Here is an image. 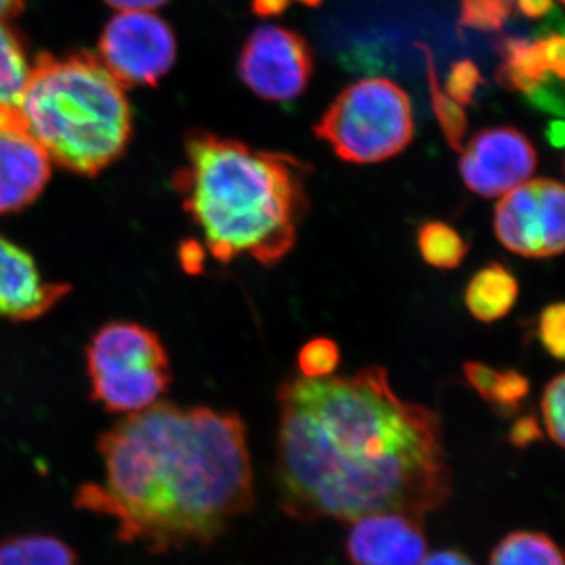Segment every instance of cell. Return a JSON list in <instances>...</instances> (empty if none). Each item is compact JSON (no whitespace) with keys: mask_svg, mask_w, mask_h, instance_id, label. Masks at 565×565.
Masks as SVG:
<instances>
[{"mask_svg":"<svg viewBox=\"0 0 565 565\" xmlns=\"http://www.w3.org/2000/svg\"><path fill=\"white\" fill-rule=\"evenodd\" d=\"M278 494L294 519H419L451 497L438 415L401 399L385 367L291 379L278 388Z\"/></svg>","mask_w":565,"mask_h":565,"instance_id":"6da1fadb","label":"cell"},{"mask_svg":"<svg viewBox=\"0 0 565 565\" xmlns=\"http://www.w3.org/2000/svg\"><path fill=\"white\" fill-rule=\"evenodd\" d=\"M99 452L104 482L81 487L74 504L152 553L211 544L255 503L247 430L234 414L159 401L107 430Z\"/></svg>","mask_w":565,"mask_h":565,"instance_id":"7a4b0ae2","label":"cell"},{"mask_svg":"<svg viewBox=\"0 0 565 565\" xmlns=\"http://www.w3.org/2000/svg\"><path fill=\"white\" fill-rule=\"evenodd\" d=\"M177 174L182 206L221 263H280L292 250L308 211L310 167L285 152L196 132Z\"/></svg>","mask_w":565,"mask_h":565,"instance_id":"3957f363","label":"cell"},{"mask_svg":"<svg viewBox=\"0 0 565 565\" xmlns=\"http://www.w3.org/2000/svg\"><path fill=\"white\" fill-rule=\"evenodd\" d=\"M25 129L51 162L85 177L117 161L131 137L120 82L95 55H41L21 99Z\"/></svg>","mask_w":565,"mask_h":565,"instance_id":"277c9868","label":"cell"},{"mask_svg":"<svg viewBox=\"0 0 565 565\" xmlns=\"http://www.w3.org/2000/svg\"><path fill=\"white\" fill-rule=\"evenodd\" d=\"M315 134L344 162L386 161L414 140L411 98L385 77L355 82L338 95L315 126Z\"/></svg>","mask_w":565,"mask_h":565,"instance_id":"5b68a950","label":"cell"},{"mask_svg":"<svg viewBox=\"0 0 565 565\" xmlns=\"http://www.w3.org/2000/svg\"><path fill=\"white\" fill-rule=\"evenodd\" d=\"M92 394L107 411L131 415L158 404L169 388L170 362L158 334L134 322H111L87 351Z\"/></svg>","mask_w":565,"mask_h":565,"instance_id":"8992f818","label":"cell"},{"mask_svg":"<svg viewBox=\"0 0 565 565\" xmlns=\"http://www.w3.org/2000/svg\"><path fill=\"white\" fill-rule=\"evenodd\" d=\"M494 234L523 258H553L564 252L565 192L559 181L541 178L505 193L494 207Z\"/></svg>","mask_w":565,"mask_h":565,"instance_id":"52a82bcc","label":"cell"},{"mask_svg":"<svg viewBox=\"0 0 565 565\" xmlns=\"http://www.w3.org/2000/svg\"><path fill=\"white\" fill-rule=\"evenodd\" d=\"M310 44L300 33L264 25L248 36L239 57L241 79L259 98L289 103L299 98L313 76Z\"/></svg>","mask_w":565,"mask_h":565,"instance_id":"ba28073f","label":"cell"},{"mask_svg":"<svg viewBox=\"0 0 565 565\" xmlns=\"http://www.w3.org/2000/svg\"><path fill=\"white\" fill-rule=\"evenodd\" d=\"M103 63L125 85L156 84L172 68L177 43L167 22L148 11H122L104 29Z\"/></svg>","mask_w":565,"mask_h":565,"instance_id":"9c48e42d","label":"cell"},{"mask_svg":"<svg viewBox=\"0 0 565 565\" xmlns=\"http://www.w3.org/2000/svg\"><path fill=\"white\" fill-rule=\"evenodd\" d=\"M460 151L465 185L484 199L503 196L525 184L537 167L533 143L511 126L482 129Z\"/></svg>","mask_w":565,"mask_h":565,"instance_id":"30bf717a","label":"cell"},{"mask_svg":"<svg viewBox=\"0 0 565 565\" xmlns=\"http://www.w3.org/2000/svg\"><path fill=\"white\" fill-rule=\"evenodd\" d=\"M419 519L377 512L353 520L345 550L353 565H422L427 541Z\"/></svg>","mask_w":565,"mask_h":565,"instance_id":"8fae6325","label":"cell"},{"mask_svg":"<svg viewBox=\"0 0 565 565\" xmlns=\"http://www.w3.org/2000/svg\"><path fill=\"white\" fill-rule=\"evenodd\" d=\"M52 162L24 122H0V215L35 202L51 178Z\"/></svg>","mask_w":565,"mask_h":565,"instance_id":"7c38bea8","label":"cell"},{"mask_svg":"<svg viewBox=\"0 0 565 565\" xmlns=\"http://www.w3.org/2000/svg\"><path fill=\"white\" fill-rule=\"evenodd\" d=\"M68 291L61 282L44 280L32 256L0 234V318L39 319Z\"/></svg>","mask_w":565,"mask_h":565,"instance_id":"4fadbf2b","label":"cell"},{"mask_svg":"<svg viewBox=\"0 0 565 565\" xmlns=\"http://www.w3.org/2000/svg\"><path fill=\"white\" fill-rule=\"evenodd\" d=\"M501 65L497 81L509 90L531 96L548 85L559 84L565 74V43L561 33H548L535 41L505 36L498 41Z\"/></svg>","mask_w":565,"mask_h":565,"instance_id":"5bb4252c","label":"cell"},{"mask_svg":"<svg viewBox=\"0 0 565 565\" xmlns=\"http://www.w3.org/2000/svg\"><path fill=\"white\" fill-rule=\"evenodd\" d=\"M519 299V281L501 264L492 263L468 282L465 303L481 322H494L511 313Z\"/></svg>","mask_w":565,"mask_h":565,"instance_id":"9a60e30c","label":"cell"},{"mask_svg":"<svg viewBox=\"0 0 565 565\" xmlns=\"http://www.w3.org/2000/svg\"><path fill=\"white\" fill-rule=\"evenodd\" d=\"M31 68L20 40L0 21V120L21 117V99Z\"/></svg>","mask_w":565,"mask_h":565,"instance_id":"2e32d148","label":"cell"},{"mask_svg":"<svg viewBox=\"0 0 565 565\" xmlns=\"http://www.w3.org/2000/svg\"><path fill=\"white\" fill-rule=\"evenodd\" d=\"M0 565H77V555L54 535H13L0 542Z\"/></svg>","mask_w":565,"mask_h":565,"instance_id":"e0dca14e","label":"cell"},{"mask_svg":"<svg viewBox=\"0 0 565 565\" xmlns=\"http://www.w3.org/2000/svg\"><path fill=\"white\" fill-rule=\"evenodd\" d=\"M490 565H564V559L559 546L548 535L515 531L493 550Z\"/></svg>","mask_w":565,"mask_h":565,"instance_id":"ac0fdd59","label":"cell"},{"mask_svg":"<svg viewBox=\"0 0 565 565\" xmlns=\"http://www.w3.org/2000/svg\"><path fill=\"white\" fill-rule=\"evenodd\" d=\"M418 247L424 262L437 269H456L468 255L463 237L445 222L424 223L418 232Z\"/></svg>","mask_w":565,"mask_h":565,"instance_id":"d6986e66","label":"cell"},{"mask_svg":"<svg viewBox=\"0 0 565 565\" xmlns=\"http://www.w3.org/2000/svg\"><path fill=\"white\" fill-rule=\"evenodd\" d=\"M419 47L424 51L427 58V77H429L430 98H433V109L435 117L440 122L441 132L452 150L460 151L463 148L465 137H467L468 120L463 106L457 104L455 99L446 95L437 79V73L434 68V58L426 46Z\"/></svg>","mask_w":565,"mask_h":565,"instance_id":"ffe728a7","label":"cell"},{"mask_svg":"<svg viewBox=\"0 0 565 565\" xmlns=\"http://www.w3.org/2000/svg\"><path fill=\"white\" fill-rule=\"evenodd\" d=\"M514 9L515 0H460V24L481 32L500 31Z\"/></svg>","mask_w":565,"mask_h":565,"instance_id":"44dd1931","label":"cell"},{"mask_svg":"<svg viewBox=\"0 0 565 565\" xmlns=\"http://www.w3.org/2000/svg\"><path fill=\"white\" fill-rule=\"evenodd\" d=\"M340 360V348L333 340L315 338L300 349L297 362L305 379H323L333 374Z\"/></svg>","mask_w":565,"mask_h":565,"instance_id":"7402d4cb","label":"cell"},{"mask_svg":"<svg viewBox=\"0 0 565 565\" xmlns=\"http://www.w3.org/2000/svg\"><path fill=\"white\" fill-rule=\"evenodd\" d=\"M564 405L565 377L564 374H557L546 384L541 407L546 434L559 448H563L565 438Z\"/></svg>","mask_w":565,"mask_h":565,"instance_id":"603a6c76","label":"cell"},{"mask_svg":"<svg viewBox=\"0 0 565 565\" xmlns=\"http://www.w3.org/2000/svg\"><path fill=\"white\" fill-rule=\"evenodd\" d=\"M482 84L484 79L478 66L471 61H460L449 71L445 93L460 106H470Z\"/></svg>","mask_w":565,"mask_h":565,"instance_id":"cb8c5ba5","label":"cell"},{"mask_svg":"<svg viewBox=\"0 0 565 565\" xmlns=\"http://www.w3.org/2000/svg\"><path fill=\"white\" fill-rule=\"evenodd\" d=\"M527 393H530V381L525 375L516 371H504V373H498L489 404H492L501 414H514L525 401Z\"/></svg>","mask_w":565,"mask_h":565,"instance_id":"d4e9b609","label":"cell"},{"mask_svg":"<svg viewBox=\"0 0 565 565\" xmlns=\"http://www.w3.org/2000/svg\"><path fill=\"white\" fill-rule=\"evenodd\" d=\"M565 307L563 302L552 303L539 318V340L545 351L557 360L564 359L565 352Z\"/></svg>","mask_w":565,"mask_h":565,"instance_id":"484cf974","label":"cell"},{"mask_svg":"<svg viewBox=\"0 0 565 565\" xmlns=\"http://www.w3.org/2000/svg\"><path fill=\"white\" fill-rule=\"evenodd\" d=\"M463 373L471 386L481 394L482 399L489 403L497 384L498 371L486 366L484 363L468 362L463 364Z\"/></svg>","mask_w":565,"mask_h":565,"instance_id":"4316f807","label":"cell"},{"mask_svg":"<svg viewBox=\"0 0 565 565\" xmlns=\"http://www.w3.org/2000/svg\"><path fill=\"white\" fill-rule=\"evenodd\" d=\"M539 438H542V430L533 415L523 416L512 427L511 441L520 448H525Z\"/></svg>","mask_w":565,"mask_h":565,"instance_id":"83f0119b","label":"cell"},{"mask_svg":"<svg viewBox=\"0 0 565 565\" xmlns=\"http://www.w3.org/2000/svg\"><path fill=\"white\" fill-rule=\"evenodd\" d=\"M515 7L526 18L539 20V18L552 13V10L555 9V3H553V0H515Z\"/></svg>","mask_w":565,"mask_h":565,"instance_id":"f1b7e54d","label":"cell"},{"mask_svg":"<svg viewBox=\"0 0 565 565\" xmlns=\"http://www.w3.org/2000/svg\"><path fill=\"white\" fill-rule=\"evenodd\" d=\"M422 565H475L467 556L452 550L437 552L434 555L424 557Z\"/></svg>","mask_w":565,"mask_h":565,"instance_id":"f546056e","label":"cell"},{"mask_svg":"<svg viewBox=\"0 0 565 565\" xmlns=\"http://www.w3.org/2000/svg\"><path fill=\"white\" fill-rule=\"evenodd\" d=\"M292 0H253L252 9L258 17H277L285 13Z\"/></svg>","mask_w":565,"mask_h":565,"instance_id":"4dcf8cb0","label":"cell"},{"mask_svg":"<svg viewBox=\"0 0 565 565\" xmlns=\"http://www.w3.org/2000/svg\"><path fill=\"white\" fill-rule=\"evenodd\" d=\"M114 9L122 11H148L158 9L163 6L167 0H106Z\"/></svg>","mask_w":565,"mask_h":565,"instance_id":"1f68e13d","label":"cell"},{"mask_svg":"<svg viewBox=\"0 0 565 565\" xmlns=\"http://www.w3.org/2000/svg\"><path fill=\"white\" fill-rule=\"evenodd\" d=\"M546 139H548L550 143H552L553 147L563 148L565 140L564 122H550L548 131H546Z\"/></svg>","mask_w":565,"mask_h":565,"instance_id":"d6a6232c","label":"cell"},{"mask_svg":"<svg viewBox=\"0 0 565 565\" xmlns=\"http://www.w3.org/2000/svg\"><path fill=\"white\" fill-rule=\"evenodd\" d=\"M24 7V0H0V21L20 13Z\"/></svg>","mask_w":565,"mask_h":565,"instance_id":"836d02e7","label":"cell"},{"mask_svg":"<svg viewBox=\"0 0 565 565\" xmlns=\"http://www.w3.org/2000/svg\"><path fill=\"white\" fill-rule=\"evenodd\" d=\"M296 2L305 3V6L315 7L318 6V3L321 2V0H296Z\"/></svg>","mask_w":565,"mask_h":565,"instance_id":"e575fe53","label":"cell"},{"mask_svg":"<svg viewBox=\"0 0 565 565\" xmlns=\"http://www.w3.org/2000/svg\"><path fill=\"white\" fill-rule=\"evenodd\" d=\"M559 2H564V0H559Z\"/></svg>","mask_w":565,"mask_h":565,"instance_id":"d590c367","label":"cell"}]
</instances>
